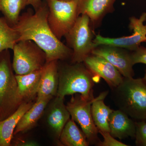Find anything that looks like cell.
Instances as JSON below:
<instances>
[{"instance_id": "obj_1", "label": "cell", "mask_w": 146, "mask_h": 146, "mask_svg": "<svg viewBox=\"0 0 146 146\" xmlns=\"http://www.w3.org/2000/svg\"><path fill=\"white\" fill-rule=\"evenodd\" d=\"M35 11L34 13L30 11L24 13L13 27L18 33V42L31 40L34 42L44 52L46 63L72 57V50L61 42L50 28L46 1L42 2Z\"/></svg>"}, {"instance_id": "obj_2", "label": "cell", "mask_w": 146, "mask_h": 146, "mask_svg": "<svg viewBox=\"0 0 146 146\" xmlns=\"http://www.w3.org/2000/svg\"><path fill=\"white\" fill-rule=\"evenodd\" d=\"M112 98L119 110L133 119H146V84L143 78L124 77L112 89Z\"/></svg>"}, {"instance_id": "obj_3", "label": "cell", "mask_w": 146, "mask_h": 146, "mask_svg": "<svg viewBox=\"0 0 146 146\" xmlns=\"http://www.w3.org/2000/svg\"><path fill=\"white\" fill-rule=\"evenodd\" d=\"M58 74L57 96L64 98L65 96L79 94L87 100L93 99V87L100 77L92 73L82 63L65 65Z\"/></svg>"}, {"instance_id": "obj_4", "label": "cell", "mask_w": 146, "mask_h": 146, "mask_svg": "<svg viewBox=\"0 0 146 146\" xmlns=\"http://www.w3.org/2000/svg\"><path fill=\"white\" fill-rule=\"evenodd\" d=\"M9 50L0 53V121L13 114L23 102L18 93Z\"/></svg>"}, {"instance_id": "obj_5", "label": "cell", "mask_w": 146, "mask_h": 146, "mask_svg": "<svg viewBox=\"0 0 146 146\" xmlns=\"http://www.w3.org/2000/svg\"><path fill=\"white\" fill-rule=\"evenodd\" d=\"M48 21L56 36H65L75 23L79 15L77 0H46Z\"/></svg>"}, {"instance_id": "obj_6", "label": "cell", "mask_w": 146, "mask_h": 146, "mask_svg": "<svg viewBox=\"0 0 146 146\" xmlns=\"http://www.w3.org/2000/svg\"><path fill=\"white\" fill-rule=\"evenodd\" d=\"M90 23L88 16L82 14L78 17L75 23L65 36L68 46L72 50L71 58L73 63H83L96 48Z\"/></svg>"}, {"instance_id": "obj_7", "label": "cell", "mask_w": 146, "mask_h": 146, "mask_svg": "<svg viewBox=\"0 0 146 146\" xmlns=\"http://www.w3.org/2000/svg\"><path fill=\"white\" fill-rule=\"evenodd\" d=\"M12 50V68L16 75L26 74L40 70L46 63L44 52L31 40L19 41Z\"/></svg>"}, {"instance_id": "obj_8", "label": "cell", "mask_w": 146, "mask_h": 146, "mask_svg": "<svg viewBox=\"0 0 146 146\" xmlns=\"http://www.w3.org/2000/svg\"><path fill=\"white\" fill-rule=\"evenodd\" d=\"M87 100L79 94L72 95L66 107L72 119L80 126L89 144L98 145V130L93 120L91 107L93 100Z\"/></svg>"}, {"instance_id": "obj_9", "label": "cell", "mask_w": 146, "mask_h": 146, "mask_svg": "<svg viewBox=\"0 0 146 146\" xmlns=\"http://www.w3.org/2000/svg\"><path fill=\"white\" fill-rule=\"evenodd\" d=\"M146 13L144 12L139 18L130 17L129 27L133 33L129 36L117 38H110L100 35L96 36L94 43L96 47L100 45H107L119 47L131 52L137 49L141 44L146 42Z\"/></svg>"}, {"instance_id": "obj_10", "label": "cell", "mask_w": 146, "mask_h": 146, "mask_svg": "<svg viewBox=\"0 0 146 146\" xmlns=\"http://www.w3.org/2000/svg\"><path fill=\"white\" fill-rule=\"evenodd\" d=\"M91 54L105 58L117 68L124 78L133 77L134 73L131 52L119 47L100 45L95 48Z\"/></svg>"}, {"instance_id": "obj_11", "label": "cell", "mask_w": 146, "mask_h": 146, "mask_svg": "<svg viewBox=\"0 0 146 146\" xmlns=\"http://www.w3.org/2000/svg\"><path fill=\"white\" fill-rule=\"evenodd\" d=\"M86 68L96 75L105 80L111 88L117 87L122 82L124 77L117 69L105 58L91 54L83 62Z\"/></svg>"}, {"instance_id": "obj_12", "label": "cell", "mask_w": 146, "mask_h": 146, "mask_svg": "<svg viewBox=\"0 0 146 146\" xmlns=\"http://www.w3.org/2000/svg\"><path fill=\"white\" fill-rule=\"evenodd\" d=\"M79 16L86 14L90 22L97 25L108 13L114 11L116 0H77Z\"/></svg>"}, {"instance_id": "obj_13", "label": "cell", "mask_w": 146, "mask_h": 146, "mask_svg": "<svg viewBox=\"0 0 146 146\" xmlns=\"http://www.w3.org/2000/svg\"><path fill=\"white\" fill-rule=\"evenodd\" d=\"M110 133L114 138L124 139L135 138L136 122L120 110H113L109 117Z\"/></svg>"}, {"instance_id": "obj_14", "label": "cell", "mask_w": 146, "mask_h": 146, "mask_svg": "<svg viewBox=\"0 0 146 146\" xmlns=\"http://www.w3.org/2000/svg\"><path fill=\"white\" fill-rule=\"evenodd\" d=\"M64 99L55 97L50 104L47 116V122L58 139L70 116L63 102Z\"/></svg>"}, {"instance_id": "obj_15", "label": "cell", "mask_w": 146, "mask_h": 146, "mask_svg": "<svg viewBox=\"0 0 146 146\" xmlns=\"http://www.w3.org/2000/svg\"><path fill=\"white\" fill-rule=\"evenodd\" d=\"M44 68L26 74L15 75L18 95L23 102L30 101L37 96Z\"/></svg>"}, {"instance_id": "obj_16", "label": "cell", "mask_w": 146, "mask_h": 146, "mask_svg": "<svg viewBox=\"0 0 146 146\" xmlns=\"http://www.w3.org/2000/svg\"><path fill=\"white\" fill-rule=\"evenodd\" d=\"M58 86L57 60L46 63L44 66L36 99L57 96Z\"/></svg>"}, {"instance_id": "obj_17", "label": "cell", "mask_w": 146, "mask_h": 146, "mask_svg": "<svg viewBox=\"0 0 146 146\" xmlns=\"http://www.w3.org/2000/svg\"><path fill=\"white\" fill-rule=\"evenodd\" d=\"M52 98L51 96H49L36 99L35 102L19 120L15 128L13 135L20 132H26L34 127Z\"/></svg>"}, {"instance_id": "obj_18", "label": "cell", "mask_w": 146, "mask_h": 146, "mask_svg": "<svg viewBox=\"0 0 146 146\" xmlns=\"http://www.w3.org/2000/svg\"><path fill=\"white\" fill-rule=\"evenodd\" d=\"M33 104L31 101L23 102L13 114L6 119L0 121V146L11 145L13 133L17 124Z\"/></svg>"}, {"instance_id": "obj_19", "label": "cell", "mask_w": 146, "mask_h": 146, "mask_svg": "<svg viewBox=\"0 0 146 146\" xmlns=\"http://www.w3.org/2000/svg\"><path fill=\"white\" fill-rule=\"evenodd\" d=\"M108 94L104 91L94 98L91 110L93 120L98 130L110 132L109 117L113 110L105 104L104 100Z\"/></svg>"}, {"instance_id": "obj_20", "label": "cell", "mask_w": 146, "mask_h": 146, "mask_svg": "<svg viewBox=\"0 0 146 146\" xmlns=\"http://www.w3.org/2000/svg\"><path fill=\"white\" fill-rule=\"evenodd\" d=\"M60 144L65 146H88L89 142L83 131L78 127L72 119H69L59 137Z\"/></svg>"}, {"instance_id": "obj_21", "label": "cell", "mask_w": 146, "mask_h": 146, "mask_svg": "<svg viewBox=\"0 0 146 146\" xmlns=\"http://www.w3.org/2000/svg\"><path fill=\"white\" fill-rule=\"evenodd\" d=\"M27 5V0H0V12L11 27L18 22L20 13Z\"/></svg>"}, {"instance_id": "obj_22", "label": "cell", "mask_w": 146, "mask_h": 146, "mask_svg": "<svg viewBox=\"0 0 146 146\" xmlns=\"http://www.w3.org/2000/svg\"><path fill=\"white\" fill-rule=\"evenodd\" d=\"M18 39L19 36L16 30L11 26L5 18H0V53L6 50H13Z\"/></svg>"}, {"instance_id": "obj_23", "label": "cell", "mask_w": 146, "mask_h": 146, "mask_svg": "<svg viewBox=\"0 0 146 146\" xmlns=\"http://www.w3.org/2000/svg\"><path fill=\"white\" fill-rule=\"evenodd\" d=\"M135 135L136 144L137 145L146 146V121L145 120L136 122Z\"/></svg>"}, {"instance_id": "obj_24", "label": "cell", "mask_w": 146, "mask_h": 146, "mask_svg": "<svg viewBox=\"0 0 146 146\" xmlns=\"http://www.w3.org/2000/svg\"><path fill=\"white\" fill-rule=\"evenodd\" d=\"M103 138V141H100L98 146H127L128 145L116 140L109 132L98 131Z\"/></svg>"}, {"instance_id": "obj_25", "label": "cell", "mask_w": 146, "mask_h": 146, "mask_svg": "<svg viewBox=\"0 0 146 146\" xmlns=\"http://www.w3.org/2000/svg\"><path fill=\"white\" fill-rule=\"evenodd\" d=\"M133 64L143 63L146 65V48L140 46L133 51L131 52Z\"/></svg>"}, {"instance_id": "obj_26", "label": "cell", "mask_w": 146, "mask_h": 146, "mask_svg": "<svg viewBox=\"0 0 146 146\" xmlns=\"http://www.w3.org/2000/svg\"><path fill=\"white\" fill-rule=\"evenodd\" d=\"M14 146H38L39 145L34 141H24L22 142V141H16L14 142Z\"/></svg>"}, {"instance_id": "obj_27", "label": "cell", "mask_w": 146, "mask_h": 146, "mask_svg": "<svg viewBox=\"0 0 146 146\" xmlns=\"http://www.w3.org/2000/svg\"><path fill=\"white\" fill-rule=\"evenodd\" d=\"M42 0H27V5H31L36 11L42 3Z\"/></svg>"}, {"instance_id": "obj_28", "label": "cell", "mask_w": 146, "mask_h": 146, "mask_svg": "<svg viewBox=\"0 0 146 146\" xmlns=\"http://www.w3.org/2000/svg\"><path fill=\"white\" fill-rule=\"evenodd\" d=\"M143 79V80L144 82H145V83L146 84V69L145 72V76H144V78Z\"/></svg>"}, {"instance_id": "obj_29", "label": "cell", "mask_w": 146, "mask_h": 146, "mask_svg": "<svg viewBox=\"0 0 146 146\" xmlns=\"http://www.w3.org/2000/svg\"><path fill=\"white\" fill-rule=\"evenodd\" d=\"M145 121H146V119L145 120Z\"/></svg>"}]
</instances>
